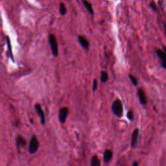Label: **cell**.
<instances>
[{"mask_svg": "<svg viewBox=\"0 0 166 166\" xmlns=\"http://www.w3.org/2000/svg\"><path fill=\"white\" fill-rule=\"evenodd\" d=\"M164 31H165V37H166V24L165 23H164Z\"/></svg>", "mask_w": 166, "mask_h": 166, "instance_id": "obj_23", "label": "cell"}, {"mask_svg": "<svg viewBox=\"0 0 166 166\" xmlns=\"http://www.w3.org/2000/svg\"><path fill=\"white\" fill-rule=\"evenodd\" d=\"M139 135H140V130H139L138 128H135L132 132L131 138V147L132 149H135L136 147L138 142Z\"/></svg>", "mask_w": 166, "mask_h": 166, "instance_id": "obj_6", "label": "cell"}, {"mask_svg": "<svg viewBox=\"0 0 166 166\" xmlns=\"http://www.w3.org/2000/svg\"><path fill=\"white\" fill-rule=\"evenodd\" d=\"M157 54L158 57L161 59L162 61H165L166 60V54L164 52V51H162L161 50H157Z\"/></svg>", "mask_w": 166, "mask_h": 166, "instance_id": "obj_16", "label": "cell"}, {"mask_svg": "<svg viewBox=\"0 0 166 166\" xmlns=\"http://www.w3.org/2000/svg\"><path fill=\"white\" fill-rule=\"evenodd\" d=\"M161 66H162V67L163 68H164V69H166V60L165 61H162Z\"/></svg>", "mask_w": 166, "mask_h": 166, "instance_id": "obj_21", "label": "cell"}, {"mask_svg": "<svg viewBox=\"0 0 166 166\" xmlns=\"http://www.w3.org/2000/svg\"><path fill=\"white\" fill-rule=\"evenodd\" d=\"M101 161L98 158V157L94 155L92 157V160H91V165L92 166H100L101 165Z\"/></svg>", "mask_w": 166, "mask_h": 166, "instance_id": "obj_13", "label": "cell"}, {"mask_svg": "<svg viewBox=\"0 0 166 166\" xmlns=\"http://www.w3.org/2000/svg\"><path fill=\"white\" fill-rule=\"evenodd\" d=\"M40 146V143L37 138L35 136H33L30 140L29 146V152L31 154H35L37 151L39 150Z\"/></svg>", "mask_w": 166, "mask_h": 166, "instance_id": "obj_3", "label": "cell"}, {"mask_svg": "<svg viewBox=\"0 0 166 166\" xmlns=\"http://www.w3.org/2000/svg\"><path fill=\"white\" fill-rule=\"evenodd\" d=\"M78 40H79L80 45L82 46L83 49H84L86 50H88L89 49L90 42L84 36L79 35L78 36Z\"/></svg>", "mask_w": 166, "mask_h": 166, "instance_id": "obj_7", "label": "cell"}, {"mask_svg": "<svg viewBox=\"0 0 166 166\" xmlns=\"http://www.w3.org/2000/svg\"><path fill=\"white\" fill-rule=\"evenodd\" d=\"M132 166H138V165H139V164H138V162H134L132 163Z\"/></svg>", "mask_w": 166, "mask_h": 166, "instance_id": "obj_22", "label": "cell"}, {"mask_svg": "<svg viewBox=\"0 0 166 166\" xmlns=\"http://www.w3.org/2000/svg\"><path fill=\"white\" fill-rule=\"evenodd\" d=\"M109 80V74L105 71H102L101 73V81L105 83Z\"/></svg>", "mask_w": 166, "mask_h": 166, "instance_id": "obj_14", "label": "cell"}, {"mask_svg": "<svg viewBox=\"0 0 166 166\" xmlns=\"http://www.w3.org/2000/svg\"><path fill=\"white\" fill-rule=\"evenodd\" d=\"M69 113V109L68 107H62L58 113V120L61 124H64L66 122L67 117Z\"/></svg>", "mask_w": 166, "mask_h": 166, "instance_id": "obj_4", "label": "cell"}, {"mask_svg": "<svg viewBox=\"0 0 166 166\" xmlns=\"http://www.w3.org/2000/svg\"><path fill=\"white\" fill-rule=\"evenodd\" d=\"M59 12L61 16H65L67 13V8L66 7L65 4L63 2H61L60 3V7H59Z\"/></svg>", "mask_w": 166, "mask_h": 166, "instance_id": "obj_15", "label": "cell"}, {"mask_svg": "<svg viewBox=\"0 0 166 166\" xmlns=\"http://www.w3.org/2000/svg\"><path fill=\"white\" fill-rule=\"evenodd\" d=\"M48 39H49L50 46L53 57H57L58 55V47L55 35L52 33L50 34L49 35V38H48Z\"/></svg>", "mask_w": 166, "mask_h": 166, "instance_id": "obj_2", "label": "cell"}, {"mask_svg": "<svg viewBox=\"0 0 166 166\" xmlns=\"http://www.w3.org/2000/svg\"><path fill=\"white\" fill-rule=\"evenodd\" d=\"M35 109L36 113L38 114L39 116L40 117L41 124L44 125L46 124V116H45L44 112V110H43L41 105L39 104H36L35 105Z\"/></svg>", "mask_w": 166, "mask_h": 166, "instance_id": "obj_5", "label": "cell"}, {"mask_svg": "<svg viewBox=\"0 0 166 166\" xmlns=\"http://www.w3.org/2000/svg\"><path fill=\"white\" fill-rule=\"evenodd\" d=\"M113 158V153L110 150L106 149L103 154V160L105 163H109Z\"/></svg>", "mask_w": 166, "mask_h": 166, "instance_id": "obj_9", "label": "cell"}, {"mask_svg": "<svg viewBox=\"0 0 166 166\" xmlns=\"http://www.w3.org/2000/svg\"><path fill=\"white\" fill-rule=\"evenodd\" d=\"M127 117L128 120L129 121H133L134 120V113L133 112L132 110H129L128 112H127Z\"/></svg>", "mask_w": 166, "mask_h": 166, "instance_id": "obj_18", "label": "cell"}, {"mask_svg": "<svg viewBox=\"0 0 166 166\" xmlns=\"http://www.w3.org/2000/svg\"><path fill=\"white\" fill-rule=\"evenodd\" d=\"M83 4L84 5V6L85 8L87 9L88 10V12L91 14V15H94V9L92 8V5L91 4L88 0H81Z\"/></svg>", "mask_w": 166, "mask_h": 166, "instance_id": "obj_11", "label": "cell"}, {"mask_svg": "<svg viewBox=\"0 0 166 166\" xmlns=\"http://www.w3.org/2000/svg\"><path fill=\"white\" fill-rule=\"evenodd\" d=\"M27 145V142L24 137L21 136H18L17 138V146L18 149H23Z\"/></svg>", "mask_w": 166, "mask_h": 166, "instance_id": "obj_10", "label": "cell"}, {"mask_svg": "<svg viewBox=\"0 0 166 166\" xmlns=\"http://www.w3.org/2000/svg\"><path fill=\"white\" fill-rule=\"evenodd\" d=\"M163 49H164V52L165 53V54H166V47L165 46H163Z\"/></svg>", "mask_w": 166, "mask_h": 166, "instance_id": "obj_24", "label": "cell"}, {"mask_svg": "<svg viewBox=\"0 0 166 166\" xmlns=\"http://www.w3.org/2000/svg\"><path fill=\"white\" fill-rule=\"evenodd\" d=\"M98 87V80L97 79H94V82H93V91L94 92H95L97 90Z\"/></svg>", "mask_w": 166, "mask_h": 166, "instance_id": "obj_19", "label": "cell"}, {"mask_svg": "<svg viewBox=\"0 0 166 166\" xmlns=\"http://www.w3.org/2000/svg\"><path fill=\"white\" fill-rule=\"evenodd\" d=\"M150 7H151L154 10H155V11L157 10V6L154 2H151V3H150Z\"/></svg>", "mask_w": 166, "mask_h": 166, "instance_id": "obj_20", "label": "cell"}, {"mask_svg": "<svg viewBox=\"0 0 166 166\" xmlns=\"http://www.w3.org/2000/svg\"><path fill=\"white\" fill-rule=\"evenodd\" d=\"M6 40H7V44L8 46V50H9V55H10V59L12 60V61L14 62V57H13V51H12L11 43H10V40L9 36L6 37Z\"/></svg>", "mask_w": 166, "mask_h": 166, "instance_id": "obj_12", "label": "cell"}, {"mask_svg": "<svg viewBox=\"0 0 166 166\" xmlns=\"http://www.w3.org/2000/svg\"><path fill=\"white\" fill-rule=\"evenodd\" d=\"M112 110L117 117H121L124 114V106L120 99L115 100L112 105Z\"/></svg>", "mask_w": 166, "mask_h": 166, "instance_id": "obj_1", "label": "cell"}, {"mask_svg": "<svg viewBox=\"0 0 166 166\" xmlns=\"http://www.w3.org/2000/svg\"><path fill=\"white\" fill-rule=\"evenodd\" d=\"M138 96L139 98V101L142 105H146L147 104V99L146 95V93L144 90L142 88H139L138 90Z\"/></svg>", "mask_w": 166, "mask_h": 166, "instance_id": "obj_8", "label": "cell"}, {"mask_svg": "<svg viewBox=\"0 0 166 166\" xmlns=\"http://www.w3.org/2000/svg\"><path fill=\"white\" fill-rule=\"evenodd\" d=\"M128 77H129L132 84L134 86H137L138 85V80L135 76H132V74H129V75H128Z\"/></svg>", "mask_w": 166, "mask_h": 166, "instance_id": "obj_17", "label": "cell"}]
</instances>
